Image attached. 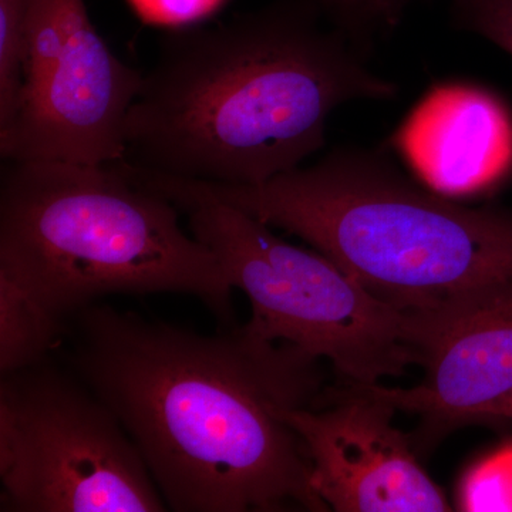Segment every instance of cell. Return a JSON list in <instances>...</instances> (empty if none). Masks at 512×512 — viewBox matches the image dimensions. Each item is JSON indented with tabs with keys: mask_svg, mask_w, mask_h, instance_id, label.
Segmentation results:
<instances>
[{
	"mask_svg": "<svg viewBox=\"0 0 512 512\" xmlns=\"http://www.w3.org/2000/svg\"><path fill=\"white\" fill-rule=\"evenodd\" d=\"M63 342L70 372L116 414L168 510L329 511L285 419L328 390L316 357L245 325L202 335L99 303L67 319Z\"/></svg>",
	"mask_w": 512,
	"mask_h": 512,
	"instance_id": "cell-1",
	"label": "cell"
},
{
	"mask_svg": "<svg viewBox=\"0 0 512 512\" xmlns=\"http://www.w3.org/2000/svg\"><path fill=\"white\" fill-rule=\"evenodd\" d=\"M312 0H275L164 36L126 120L123 161L183 180L259 185L302 167L330 116L399 84Z\"/></svg>",
	"mask_w": 512,
	"mask_h": 512,
	"instance_id": "cell-2",
	"label": "cell"
},
{
	"mask_svg": "<svg viewBox=\"0 0 512 512\" xmlns=\"http://www.w3.org/2000/svg\"><path fill=\"white\" fill-rule=\"evenodd\" d=\"M194 183L308 242L399 311L512 282L511 208L453 201L382 147H338L259 185Z\"/></svg>",
	"mask_w": 512,
	"mask_h": 512,
	"instance_id": "cell-3",
	"label": "cell"
},
{
	"mask_svg": "<svg viewBox=\"0 0 512 512\" xmlns=\"http://www.w3.org/2000/svg\"><path fill=\"white\" fill-rule=\"evenodd\" d=\"M3 163L0 275L47 311L67 322L104 296L183 293L234 326V288L220 259L123 161Z\"/></svg>",
	"mask_w": 512,
	"mask_h": 512,
	"instance_id": "cell-4",
	"label": "cell"
},
{
	"mask_svg": "<svg viewBox=\"0 0 512 512\" xmlns=\"http://www.w3.org/2000/svg\"><path fill=\"white\" fill-rule=\"evenodd\" d=\"M131 174L177 205L191 234L220 259L232 288L248 296L247 329L326 359L343 384L399 377L416 356L404 312L380 301L316 249L289 244L269 225L197 184L130 165Z\"/></svg>",
	"mask_w": 512,
	"mask_h": 512,
	"instance_id": "cell-5",
	"label": "cell"
},
{
	"mask_svg": "<svg viewBox=\"0 0 512 512\" xmlns=\"http://www.w3.org/2000/svg\"><path fill=\"white\" fill-rule=\"evenodd\" d=\"M49 359L2 375L0 511H168L116 414Z\"/></svg>",
	"mask_w": 512,
	"mask_h": 512,
	"instance_id": "cell-6",
	"label": "cell"
},
{
	"mask_svg": "<svg viewBox=\"0 0 512 512\" xmlns=\"http://www.w3.org/2000/svg\"><path fill=\"white\" fill-rule=\"evenodd\" d=\"M143 77L104 42L84 0H32L22 92L0 130L2 160L120 163Z\"/></svg>",
	"mask_w": 512,
	"mask_h": 512,
	"instance_id": "cell-7",
	"label": "cell"
},
{
	"mask_svg": "<svg viewBox=\"0 0 512 512\" xmlns=\"http://www.w3.org/2000/svg\"><path fill=\"white\" fill-rule=\"evenodd\" d=\"M403 312L423 380L410 389L370 387L397 410L423 417L427 433L484 421L512 394V282Z\"/></svg>",
	"mask_w": 512,
	"mask_h": 512,
	"instance_id": "cell-8",
	"label": "cell"
},
{
	"mask_svg": "<svg viewBox=\"0 0 512 512\" xmlns=\"http://www.w3.org/2000/svg\"><path fill=\"white\" fill-rule=\"evenodd\" d=\"M396 407L370 386L328 387L320 404L289 410L312 461L313 491L329 511L444 512L446 494L393 426Z\"/></svg>",
	"mask_w": 512,
	"mask_h": 512,
	"instance_id": "cell-9",
	"label": "cell"
},
{
	"mask_svg": "<svg viewBox=\"0 0 512 512\" xmlns=\"http://www.w3.org/2000/svg\"><path fill=\"white\" fill-rule=\"evenodd\" d=\"M67 322L43 308L22 286L0 275V372H16L49 359Z\"/></svg>",
	"mask_w": 512,
	"mask_h": 512,
	"instance_id": "cell-10",
	"label": "cell"
},
{
	"mask_svg": "<svg viewBox=\"0 0 512 512\" xmlns=\"http://www.w3.org/2000/svg\"><path fill=\"white\" fill-rule=\"evenodd\" d=\"M32 0H0V130L18 107L26 63V35Z\"/></svg>",
	"mask_w": 512,
	"mask_h": 512,
	"instance_id": "cell-11",
	"label": "cell"
},
{
	"mask_svg": "<svg viewBox=\"0 0 512 512\" xmlns=\"http://www.w3.org/2000/svg\"><path fill=\"white\" fill-rule=\"evenodd\" d=\"M330 25L369 53L402 22L409 0H312Z\"/></svg>",
	"mask_w": 512,
	"mask_h": 512,
	"instance_id": "cell-12",
	"label": "cell"
},
{
	"mask_svg": "<svg viewBox=\"0 0 512 512\" xmlns=\"http://www.w3.org/2000/svg\"><path fill=\"white\" fill-rule=\"evenodd\" d=\"M458 505L463 511H512V443L495 448L467 471Z\"/></svg>",
	"mask_w": 512,
	"mask_h": 512,
	"instance_id": "cell-13",
	"label": "cell"
},
{
	"mask_svg": "<svg viewBox=\"0 0 512 512\" xmlns=\"http://www.w3.org/2000/svg\"><path fill=\"white\" fill-rule=\"evenodd\" d=\"M451 25L512 57V0H450Z\"/></svg>",
	"mask_w": 512,
	"mask_h": 512,
	"instance_id": "cell-14",
	"label": "cell"
},
{
	"mask_svg": "<svg viewBox=\"0 0 512 512\" xmlns=\"http://www.w3.org/2000/svg\"><path fill=\"white\" fill-rule=\"evenodd\" d=\"M224 0H130L138 16L151 25L183 26L214 12Z\"/></svg>",
	"mask_w": 512,
	"mask_h": 512,
	"instance_id": "cell-15",
	"label": "cell"
},
{
	"mask_svg": "<svg viewBox=\"0 0 512 512\" xmlns=\"http://www.w3.org/2000/svg\"><path fill=\"white\" fill-rule=\"evenodd\" d=\"M484 421H512V394L495 404Z\"/></svg>",
	"mask_w": 512,
	"mask_h": 512,
	"instance_id": "cell-16",
	"label": "cell"
},
{
	"mask_svg": "<svg viewBox=\"0 0 512 512\" xmlns=\"http://www.w3.org/2000/svg\"><path fill=\"white\" fill-rule=\"evenodd\" d=\"M412 2H413V0H409V3H412Z\"/></svg>",
	"mask_w": 512,
	"mask_h": 512,
	"instance_id": "cell-17",
	"label": "cell"
}]
</instances>
